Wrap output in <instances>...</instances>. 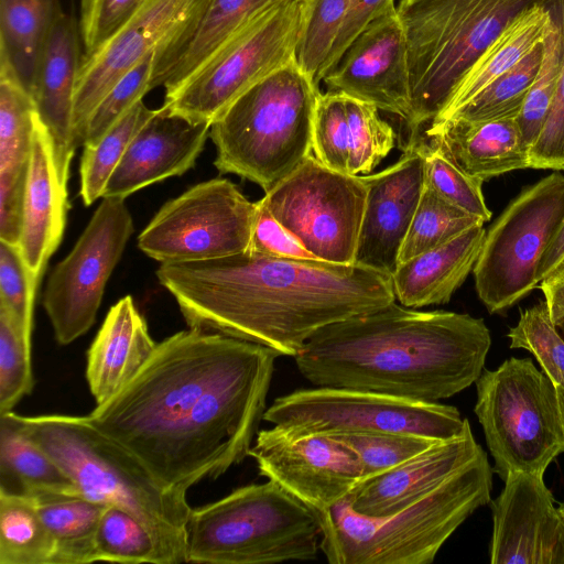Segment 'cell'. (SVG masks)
Returning <instances> with one entry per match:
<instances>
[{
	"label": "cell",
	"mask_w": 564,
	"mask_h": 564,
	"mask_svg": "<svg viewBox=\"0 0 564 564\" xmlns=\"http://www.w3.org/2000/svg\"><path fill=\"white\" fill-rule=\"evenodd\" d=\"M61 0H0V74L30 95L55 23Z\"/></svg>",
	"instance_id": "31"
},
{
	"label": "cell",
	"mask_w": 564,
	"mask_h": 564,
	"mask_svg": "<svg viewBox=\"0 0 564 564\" xmlns=\"http://www.w3.org/2000/svg\"><path fill=\"white\" fill-rule=\"evenodd\" d=\"M330 436L357 454L361 465V481L399 466L441 441L406 433H340Z\"/></svg>",
	"instance_id": "45"
},
{
	"label": "cell",
	"mask_w": 564,
	"mask_h": 564,
	"mask_svg": "<svg viewBox=\"0 0 564 564\" xmlns=\"http://www.w3.org/2000/svg\"><path fill=\"white\" fill-rule=\"evenodd\" d=\"M33 387L31 339L21 319L0 302V415L12 411Z\"/></svg>",
	"instance_id": "40"
},
{
	"label": "cell",
	"mask_w": 564,
	"mask_h": 564,
	"mask_svg": "<svg viewBox=\"0 0 564 564\" xmlns=\"http://www.w3.org/2000/svg\"><path fill=\"white\" fill-rule=\"evenodd\" d=\"M564 223V175L553 172L524 188L486 230L473 269L490 314L539 286V264Z\"/></svg>",
	"instance_id": "11"
},
{
	"label": "cell",
	"mask_w": 564,
	"mask_h": 564,
	"mask_svg": "<svg viewBox=\"0 0 564 564\" xmlns=\"http://www.w3.org/2000/svg\"><path fill=\"white\" fill-rule=\"evenodd\" d=\"M209 130V123L155 109L130 142L102 197L126 199L148 185L186 173L202 153Z\"/></svg>",
	"instance_id": "21"
},
{
	"label": "cell",
	"mask_w": 564,
	"mask_h": 564,
	"mask_svg": "<svg viewBox=\"0 0 564 564\" xmlns=\"http://www.w3.org/2000/svg\"><path fill=\"white\" fill-rule=\"evenodd\" d=\"M475 413L495 460L492 471L544 475L564 452V431L554 382L530 358L511 357L477 379Z\"/></svg>",
	"instance_id": "9"
},
{
	"label": "cell",
	"mask_w": 564,
	"mask_h": 564,
	"mask_svg": "<svg viewBox=\"0 0 564 564\" xmlns=\"http://www.w3.org/2000/svg\"><path fill=\"white\" fill-rule=\"evenodd\" d=\"M393 7H395L394 0H351L348 13L329 53L328 70L334 67L350 42L371 21Z\"/></svg>",
	"instance_id": "52"
},
{
	"label": "cell",
	"mask_w": 564,
	"mask_h": 564,
	"mask_svg": "<svg viewBox=\"0 0 564 564\" xmlns=\"http://www.w3.org/2000/svg\"><path fill=\"white\" fill-rule=\"evenodd\" d=\"M306 2L283 0L247 23L177 88L162 107L193 122L214 123L245 91L296 62Z\"/></svg>",
	"instance_id": "10"
},
{
	"label": "cell",
	"mask_w": 564,
	"mask_h": 564,
	"mask_svg": "<svg viewBox=\"0 0 564 564\" xmlns=\"http://www.w3.org/2000/svg\"><path fill=\"white\" fill-rule=\"evenodd\" d=\"M490 345L482 318L394 301L319 328L294 359L316 387L437 402L477 381Z\"/></svg>",
	"instance_id": "3"
},
{
	"label": "cell",
	"mask_w": 564,
	"mask_h": 564,
	"mask_svg": "<svg viewBox=\"0 0 564 564\" xmlns=\"http://www.w3.org/2000/svg\"><path fill=\"white\" fill-rule=\"evenodd\" d=\"M156 52L126 73L91 112L83 147L95 145L132 107L152 89Z\"/></svg>",
	"instance_id": "46"
},
{
	"label": "cell",
	"mask_w": 564,
	"mask_h": 564,
	"mask_svg": "<svg viewBox=\"0 0 564 564\" xmlns=\"http://www.w3.org/2000/svg\"><path fill=\"white\" fill-rule=\"evenodd\" d=\"M54 542L52 564H88L96 560V534L107 506L80 496L36 501Z\"/></svg>",
	"instance_id": "33"
},
{
	"label": "cell",
	"mask_w": 564,
	"mask_h": 564,
	"mask_svg": "<svg viewBox=\"0 0 564 564\" xmlns=\"http://www.w3.org/2000/svg\"><path fill=\"white\" fill-rule=\"evenodd\" d=\"M143 100L135 104L95 145L84 147L80 161V197L86 206L102 198L113 171L130 142L154 115Z\"/></svg>",
	"instance_id": "37"
},
{
	"label": "cell",
	"mask_w": 564,
	"mask_h": 564,
	"mask_svg": "<svg viewBox=\"0 0 564 564\" xmlns=\"http://www.w3.org/2000/svg\"><path fill=\"white\" fill-rule=\"evenodd\" d=\"M212 0H144L97 51L83 56L75 91L73 135L83 147L88 119L112 86L148 55L155 65L196 29Z\"/></svg>",
	"instance_id": "16"
},
{
	"label": "cell",
	"mask_w": 564,
	"mask_h": 564,
	"mask_svg": "<svg viewBox=\"0 0 564 564\" xmlns=\"http://www.w3.org/2000/svg\"><path fill=\"white\" fill-rule=\"evenodd\" d=\"M317 514L272 480L192 509L186 563L272 564L317 557Z\"/></svg>",
	"instance_id": "8"
},
{
	"label": "cell",
	"mask_w": 564,
	"mask_h": 564,
	"mask_svg": "<svg viewBox=\"0 0 564 564\" xmlns=\"http://www.w3.org/2000/svg\"><path fill=\"white\" fill-rule=\"evenodd\" d=\"M481 451L467 421L459 435L437 441L399 466L359 482L344 500L360 514L389 516L434 490Z\"/></svg>",
	"instance_id": "22"
},
{
	"label": "cell",
	"mask_w": 564,
	"mask_h": 564,
	"mask_svg": "<svg viewBox=\"0 0 564 564\" xmlns=\"http://www.w3.org/2000/svg\"><path fill=\"white\" fill-rule=\"evenodd\" d=\"M492 473L481 451L423 498L383 517L360 514L341 500L315 512L319 549L330 564H431L455 530L490 502Z\"/></svg>",
	"instance_id": "5"
},
{
	"label": "cell",
	"mask_w": 564,
	"mask_h": 564,
	"mask_svg": "<svg viewBox=\"0 0 564 564\" xmlns=\"http://www.w3.org/2000/svg\"><path fill=\"white\" fill-rule=\"evenodd\" d=\"M543 42L512 68L440 121L448 119L486 121L517 118L539 72L543 56Z\"/></svg>",
	"instance_id": "36"
},
{
	"label": "cell",
	"mask_w": 564,
	"mask_h": 564,
	"mask_svg": "<svg viewBox=\"0 0 564 564\" xmlns=\"http://www.w3.org/2000/svg\"><path fill=\"white\" fill-rule=\"evenodd\" d=\"M550 8L562 33V64L555 97L544 126L529 150V167L564 170V0Z\"/></svg>",
	"instance_id": "48"
},
{
	"label": "cell",
	"mask_w": 564,
	"mask_h": 564,
	"mask_svg": "<svg viewBox=\"0 0 564 564\" xmlns=\"http://www.w3.org/2000/svg\"><path fill=\"white\" fill-rule=\"evenodd\" d=\"M419 138L416 145L424 160L425 182L442 197L487 223L491 218L482 194L484 181L463 172L431 138Z\"/></svg>",
	"instance_id": "41"
},
{
	"label": "cell",
	"mask_w": 564,
	"mask_h": 564,
	"mask_svg": "<svg viewBox=\"0 0 564 564\" xmlns=\"http://www.w3.org/2000/svg\"><path fill=\"white\" fill-rule=\"evenodd\" d=\"M425 134L436 141L463 172L484 182L529 167V148L517 118L448 119L430 123Z\"/></svg>",
	"instance_id": "27"
},
{
	"label": "cell",
	"mask_w": 564,
	"mask_h": 564,
	"mask_svg": "<svg viewBox=\"0 0 564 564\" xmlns=\"http://www.w3.org/2000/svg\"><path fill=\"white\" fill-rule=\"evenodd\" d=\"M351 0L306 2L296 64L319 87L328 70L329 53L348 13Z\"/></svg>",
	"instance_id": "39"
},
{
	"label": "cell",
	"mask_w": 564,
	"mask_h": 564,
	"mask_svg": "<svg viewBox=\"0 0 564 564\" xmlns=\"http://www.w3.org/2000/svg\"><path fill=\"white\" fill-rule=\"evenodd\" d=\"M189 328L295 357L319 328L395 301L391 273L248 250L156 270Z\"/></svg>",
	"instance_id": "2"
},
{
	"label": "cell",
	"mask_w": 564,
	"mask_h": 564,
	"mask_svg": "<svg viewBox=\"0 0 564 564\" xmlns=\"http://www.w3.org/2000/svg\"><path fill=\"white\" fill-rule=\"evenodd\" d=\"M511 348L529 350L555 387L564 386V334L551 318L547 304H538L521 312L508 333Z\"/></svg>",
	"instance_id": "42"
},
{
	"label": "cell",
	"mask_w": 564,
	"mask_h": 564,
	"mask_svg": "<svg viewBox=\"0 0 564 564\" xmlns=\"http://www.w3.org/2000/svg\"><path fill=\"white\" fill-rule=\"evenodd\" d=\"M35 299L19 247L0 240V302L21 319L30 339Z\"/></svg>",
	"instance_id": "50"
},
{
	"label": "cell",
	"mask_w": 564,
	"mask_h": 564,
	"mask_svg": "<svg viewBox=\"0 0 564 564\" xmlns=\"http://www.w3.org/2000/svg\"><path fill=\"white\" fill-rule=\"evenodd\" d=\"M491 502V564H564V520L543 475L510 473Z\"/></svg>",
	"instance_id": "19"
},
{
	"label": "cell",
	"mask_w": 564,
	"mask_h": 564,
	"mask_svg": "<svg viewBox=\"0 0 564 564\" xmlns=\"http://www.w3.org/2000/svg\"><path fill=\"white\" fill-rule=\"evenodd\" d=\"M53 556L36 501L0 492V564H52Z\"/></svg>",
	"instance_id": "34"
},
{
	"label": "cell",
	"mask_w": 564,
	"mask_h": 564,
	"mask_svg": "<svg viewBox=\"0 0 564 564\" xmlns=\"http://www.w3.org/2000/svg\"><path fill=\"white\" fill-rule=\"evenodd\" d=\"M283 0H212L193 33L155 65L152 89L171 91L199 69L254 17Z\"/></svg>",
	"instance_id": "29"
},
{
	"label": "cell",
	"mask_w": 564,
	"mask_h": 564,
	"mask_svg": "<svg viewBox=\"0 0 564 564\" xmlns=\"http://www.w3.org/2000/svg\"><path fill=\"white\" fill-rule=\"evenodd\" d=\"M144 0H80L78 19L84 55L97 51L138 10Z\"/></svg>",
	"instance_id": "49"
},
{
	"label": "cell",
	"mask_w": 564,
	"mask_h": 564,
	"mask_svg": "<svg viewBox=\"0 0 564 564\" xmlns=\"http://www.w3.org/2000/svg\"><path fill=\"white\" fill-rule=\"evenodd\" d=\"M367 187L312 153L262 197L274 218L315 258L355 263Z\"/></svg>",
	"instance_id": "13"
},
{
	"label": "cell",
	"mask_w": 564,
	"mask_h": 564,
	"mask_svg": "<svg viewBox=\"0 0 564 564\" xmlns=\"http://www.w3.org/2000/svg\"><path fill=\"white\" fill-rule=\"evenodd\" d=\"M329 91L411 117V90L404 33L393 7L371 21L323 77Z\"/></svg>",
	"instance_id": "18"
},
{
	"label": "cell",
	"mask_w": 564,
	"mask_h": 564,
	"mask_svg": "<svg viewBox=\"0 0 564 564\" xmlns=\"http://www.w3.org/2000/svg\"><path fill=\"white\" fill-rule=\"evenodd\" d=\"M303 1L308 2V1H311V0H303Z\"/></svg>",
	"instance_id": "57"
},
{
	"label": "cell",
	"mask_w": 564,
	"mask_h": 564,
	"mask_svg": "<svg viewBox=\"0 0 564 564\" xmlns=\"http://www.w3.org/2000/svg\"><path fill=\"white\" fill-rule=\"evenodd\" d=\"M556 325L561 329V332L564 334V318ZM556 392H557L558 408H560L561 420H562V425H563V431H564V386L556 387Z\"/></svg>",
	"instance_id": "55"
},
{
	"label": "cell",
	"mask_w": 564,
	"mask_h": 564,
	"mask_svg": "<svg viewBox=\"0 0 564 564\" xmlns=\"http://www.w3.org/2000/svg\"><path fill=\"white\" fill-rule=\"evenodd\" d=\"M319 93L296 62L253 85L210 126L216 169L268 193L313 153Z\"/></svg>",
	"instance_id": "7"
},
{
	"label": "cell",
	"mask_w": 564,
	"mask_h": 564,
	"mask_svg": "<svg viewBox=\"0 0 564 564\" xmlns=\"http://www.w3.org/2000/svg\"><path fill=\"white\" fill-rule=\"evenodd\" d=\"M96 560L124 564H164L148 528L117 506H108L101 514L96 534Z\"/></svg>",
	"instance_id": "38"
},
{
	"label": "cell",
	"mask_w": 564,
	"mask_h": 564,
	"mask_svg": "<svg viewBox=\"0 0 564 564\" xmlns=\"http://www.w3.org/2000/svg\"><path fill=\"white\" fill-rule=\"evenodd\" d=\"M557 509H558V511H560V513H561V516H562V518H563V520H564V502H563V503H561V505L557 507Z\"/></svg>",
	"instance_id": "56"
},
{
	"label": "cell",
	"mask_w": 564,
	"mask_h": 564,
	"mask_svg": "<svg viewBox=\"0 0 564 564\" xmlns=\"http://www.w3.org/2000/svg\"><path fill=\"white\" fill-rule=\"evenodd\" d=\"M32 96L0 74V240L19 246L34 120Z\"/></svg>",
	"instance_id": "25"
},
{
	"label": "cell",
	"mask_w": 564,
	"mask_h": 564,
	"mask_svg": "<svg viewBox=\"0 0 564 564\" xmlns=\"http://www.w3.org/2000/svg\"><path fill=\"white\" fill-rule=\"evenodd\" d=\"M256 202L227 178H212L166 202L138 237L161 264L204 261L249 247Z\"/></svg>",
	"instance_id": "14"
},
{
	"label": "cell",
	"mask_w": 564,
	"mask_h": 564,
	"mask_svg": "<svg viewBox=\"0 0 564 564\" xmlns=\"http://www.w3.org/2000/svg\"><path fill=\"white\" fill-rule=\"evenodd\" d=\"M68 208L51 133L39 112L34 120L19 250L37 293L46 264L63 238Z\"/></svg>",
	"instance_id": "23"
},
{
	"label": "cell",
	"mask_w": 564,
	"mask_h": 564,
	"mask_svg": "<svg viewBox=\"0 0 564 564\" xmlns=\"http://www.w3.org/2000/svg\"><path fill=\"white\" fill-rule=\"evenodd\" d=\"M156 346L130 295L111 306L87 352L86 379L96 404L128 384Z\"/></svg>",
	"instance_id": "26"
},
{
	"label": "cell",
	"mask_w": 564,
	"mask_h": 564,
	"mask_svg": "<svg viewBox=\"0 0 564 564\" xmlns=\"http://www.w3.org/2000/svg\"><path fill=\"white\" fill-rule=\"evenodd\" d=\"M0 492L35 501L80 496L59 465L24 433L13 411L0 415Z\"/></svg>",
	"instance_id": "30"
},
{
	"label": "cell",
	"mask_w": 564,
	"mask_h": 564,
	"mask_svg": "<svg viewBox=\"0 0 564 564\" xmlns=\"http://www.w3.org/2000/svg\"><path fill=\"white\" fill-rule=\"evenodd\" d=\"M486 229L475 226L449 242L401 262L392 272L395 300L410 308L449 302L478 259Z\"/></svg>",
	"instance_id": "28"
},
{
	"label": "cell",
	"mask_w": 564,
	"mask_h": 564,
	"mask_svg": "<svg viewBox=\"0 0 564 564\" xmlns=\"http://www.w3.org/2000/svg\"><path fill=\"white\" fill-rule=\"evenodd\" d=\"M312 151L327 167L349 174L350 131L345 95L329 90L318 94Z\"/></svg>",
	"instance_id": "47"
},
{
	"label": "cell",
	"mask_w": 564,
	"mask_h": 564,
	"mask_svg": "<svg viewBox=\"0 0 564 564\" xmlns=\"http://www.w3.org/2000/svg\"><path fill=\"white\" fill-rule=\"evenodd\" d=\"M249 456L262 476L314 512L344 500L362 479L357 454L326 434H296L273 425L258 431Z\"/></svg>",
	"instance_id": "17"
},
{
	"label": "cell",
	"mask_w": 564,
	"mask_h": 564,
	"mask_svg": "<svg viewBox=\"0 0 564 564\" xmlns=\"http://www.w3.org/2000/svg\"><path fill=\"white\" fill-rule=\"evenodd\" d=\"M133 229L124 198L102 197L70 252L54 267L43 307L59 345L73 343L94 325L107 281Z\"/></svg>",
	"instance_id": "15"
},
{
	"label": "cell",
	"mask_w": 564,
	"mask_h": 564,
	"mask_svg": "<svg viewBox=\"0 0 564 564\" xmlns=\"http://www.w3.org/2000/svg\"><path fill=\"white\" fill-rule=\"evenodd\" d=\"M350 131L349 174L368 175L394 148L397 134L373 105L346 96Z\"/></svg>",
	"instance_id": "43"
},
{
	"label": "cell",
	"mask_w": 564,
	"mask_h": 564,
	"mask_svg": "<svg viewBox=\"0 0 564 564\" xmlns=\"http://www.w3.org/2000/svg\"><path fill=\"white\" fill-rule=\"evenodd\" d=\"M82 46L78 20L63 12L43 52L31 91L37 112L51 133L57 172L66 186L76 151L73 116L84 55Z\"/></svg>",
	"instance_id": "24"
},
{
	"label": "cell",
	"mask_w": 564,
	"mask_h": 564,
	"mask_svg": "<svg viewBox=\"0 0 564 564\" xmlns=\"http://www.w3.org/2000/svg\"><path fill=\"white\" fill-rule=\"evenodd\" d=\"M564 256V223L557 236L545 251L538 269V281L540 282L549 274V272L557 264Z\"/></svg>",
	"instance_id": "54"
},
{
	"label": "cell",
	"mask_w": 564,
	"mask_h": 564,
	"mask_svg": "<svg viewBox=\"0 0 564 564\" xmlns=\"http://www.w3.org/2000/svg\"><path fill=\"white\" fill-rule=\"evenodd\" d=\"M17 417L24 433L75 482L82 497L127 510L151 532L164 564L186 563V525L192 511L186 495L164 488L86 415Z\"/></svg>",
	"instance_id": "4"
},
{
	"label": "cell",
	"mask_w": 564,
	"mask_h": 564,
	"mask_svg": "<svg viewBox=\"0 0 564 564\" xmlns=\"http://www.w3.org/2000/svg\"><path fill=\"white\" fill-rule=\"evenodd\" d=\"M561 64L562 33L554 18L552 29L543 42V56L539 72L517 117L523 141L529 150L541 132L551 110L556 93Z\"/></svg>",
	"instance_id": "44"
},
{
	"label": "cell",
	"mask_w": 564,
	"mask_h": 564,
	"mask_svg": "<svg viewBox=\"0 0 564 564\" xmlns=\"http://www.w3.org/2000/svg\"><path fill=\"white\" fill-rule=\"evenodd\" d=\"M409 143L387 169L364 175L367 187L355 263L391 273L410 228L424 186V160Z\"/></svg>",
	"instance_id": "20"
},
{
	"label": "cell",
	"mask_w": 564,
	"mask_h": 564,
	"mask_svg": "<svg viewBox=\"0 0 564 564\" xmlns=\"http://www.w3.org/2000/svg\"><path fill=\"white\" fill-rule=\"evenodd\" d=\"M552 0H400L411 90L409 143L433 121L496 39L529 10Z\"/></svg>",
	"instance_id": "6"
},
{
	"label": "cell",
	"mask_w": 564,
	"mask_h": 564,
	"mask_svg": "<svg viewBox=\"0 0 564 564\" xmlns=\"http://www.w3.org/2000/svg\"><path fill=\"white\" fill-rule=\"evenodd\" d=\"M553 22L550 6H540L511 23L479 57L446 108L431 122L443 120L512 68L545 40Z\"/></svg>",
	"instance_id": "32"
},
{
	"label": "cell",
	"mask_w": 564,
	"mask_h": 564,
	"mask_svg": "<svg viewBox=\"0 0 564 564\" xmlns=\"http://www.w3.org/2000/svg\"><path fill=\"white\" fill-rule=\"evenodd\" d=\"M247 250L279 258L317 259L274 218L262 198L256 202Z\"/></svg>",
	"instance_id": "51"
},
{
	"label": "cell",
	"mask_w": 564,
	"mask_h": 564,
	"mask_svg": "<svg viewBox=\"0 0 564 564\" xmlns=\"http://www.w3.org/2000/svg\"><path fill=\"white\" fill-rule=\"evenodd\" d=\"M278 356L188 327L159 343L131 381L86 417L164 488L186 495L249 456Z\"/></svg>",
	"instance_id": "1"
},
{
	"label": "cell",
	"mask_w": 564,
	"mask_h": 564,
	"mask_svg": "<svg viewBox=\"0 0 564 564\" xmlns=\"http://www.w3.org/2000/svg\"><path fill=\"white\" fill-rule=\"evenodd\" d=\"M478 225L485 223L442 197L424 181L416 210L399 253L398 264L445 245Z\"/></svg>",
	"instance_id": "35"
},
{
	"label": "cell",
	"mask_w": 564,
	"mask_h": 564,
	"mask_svg": "<svg viewBox=\"0 0 564 564\" xmlns=\"http://www.w3.org/2000/svg\"><path fill=\"white\" fill-rule=\"evenodd\" d=\"M539 285L556 325L564 318V256Z\"/></svg>",
	"instance_id": "53"
},
{
	"label": "cell",
	"mask_w": 564,
	"mask_h": 564,
	"mask_svg": "<svg viewBox=\"0 0 564 564\" xmlns=\"http://www.w3.org/2000/svg\"><path fill=\"white\" fill-rule=\"evenodd\" d=\"M263 420L296 434L406 433L432 440L459 435L468 421L452 405L335 387L279 397Z\"/></svg>",
	"instance_id": "12"
}]
</instances>
